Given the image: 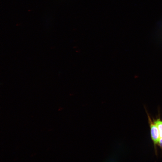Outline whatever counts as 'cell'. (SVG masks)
<instances>
[{"label":"cell","mask_w":162,"mask_h":162,"mask_svg":"<svg viewBox=\"0 0 162 162\" xmlns=\"http://www.w3.org/2000/svg\"><path fill=\"white\" fill-rule=\"evenodd\" d=\"M146 111L147 115L150 128L151 138L154 144L155 153L157 154V146L158 144L160 139L159 130L157 125L154 123L153 120L152 121L146 110Z\"/></svg>","instance_id":"obj_1"},{"label":"cell","mask_w":162,"mask_h":162,"mask_svg":"<svg viewBox=\"0 0 162 162\" xmlns=\"http://www.w3.org/2000/svg\"><path fill=\"white\" fill-rule=\"evenodd\" d=\"M153 120L158 127L160 139L162 138V120L160 119L159 117L157 119H153Z\"/></svg>","instance_id":"obj_2"},{"label":"cell","mask_w":162,"mask_h":162,"mask_svg":"<svg viewBox=\"0 0 162 162\" xmlns=\"http://www.w3.org/2000/svg\"><path fill=\"white\" fill-rule=\"evenodd\" d=\"M158 145L162 150V138H160V139L158 143Z\"/></svg>","instance_id":"obj_3"}]
</instances>
